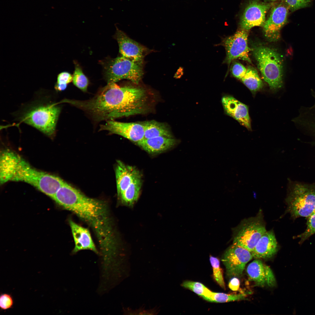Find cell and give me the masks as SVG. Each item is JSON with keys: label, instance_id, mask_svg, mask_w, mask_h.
<instances>
[{"label": "cell", "instance_id": "1", "mask_svg": "<svg viewBox=\"0 0 315 315\" xmlns=\"http://www.w3.org/2000/svg\"><path fill=\"white\" fill-rule=\"evenodd\" d=\"M148 96L144 88L120 86L109 83L88 100H74V106L81 110L96 121L113 120L142 114L147 107Z\"/></svg>", "mask_w": 315, "mask_h": 315}, {"label": "cell", "instance_id": "2", "mask_svg": "<svg viewBox=\"0 0 315 315\" xmlns=\"http://www.w3.org/2000/svg\"><path fill=\"white\" fill-rule=\"evenodd\" d=\"M52 198L92 228L98 239L103 256L110 257L117 252V240L108 208L104 203L85 196L66 182Z\"/></svg>", "mask_w": 315, "mask_h": 315}, {"label": "cell", "instance_id": "3", "mask_svg": "<svg viewBox=\"0 0 315 315\" xmlns=\"http://www.w3.org/2000/svg\"><path fill=\"white\" fill-rule=\"evenodd\" d=\"M57 104L43 101L34 103L23 111L20 120L46 135L53 136L61 112Z\"/></svg>", "mask_w": 315, "mask_h": 315}, {"label": "cell", "instance_id": "4", "mask_svg": "<svg viewBox=\"0 0 315 315\" xmlns=\"http://www.w3.org/2000/svg\"><path fill=\"white\" fill-rule=\"evenodd\" d=\"M258 69L270 88L276 90L283 85V61L275 50L265 46L256 47L253 50Z\"/></svg>", "mask_w": 315, "mask_h": 315}, {"label": "cell", "instance_id": "5", "mask_svg": "<svg viewBox=\"0 0 315 315\" xmlns=\"http://www.w3.org/2000/svg\"><path fill=\"white\" fill-rule=\"evenodd\" d=\"M12 180L29 183L52 198L65 182L58 177L35 169L22 159Z\"/></svg>", "mask_w": 315, "mask_h": 315}, {"label": "cell", "instance_id": "6", "mask_svg": "<svg viewBox=\"0 0 315 315\" xmlns=\"http://www.w3.org/2000/svg\"><path fill=\"white\" fill-rule=\"evenodd\" d=\"M103 64L107 83L126 79L138 84L143 75V62L135 61L122 56L109 59Z\"/></svg>", "mask_w": 315, "mask_h": 315}, {"label": "cell", "instance_id": "7", "mask_svg": "<svg viewBox=\"0 0 315 315\" xmlns=\"http://www.w3.org/2000/svg\"><path fill=\"white\" fill-rule=\"evenodd\" d=\"M286 201L288 210L293 217L308 218L315 209V185L294 184Z\"/></svg>", "mask_w": 315, "mask_h": 315}, {"label": "cell", "instance_id": "8", "mask_svg": "<svg viewBox=\"0 0 315 315\" xmlns=\"http://www.w3.org/2000/svg\"><path fill=\"white\" fill-rule=\"evenodd\" d=\"M261 215L243 220L234 231L233 244L251 252L257 242L266 232Z\"/></svg>", "mask_w": 315, "mask_h": 315}, {"label": "cell", "instance_id": "9", "mask_svg": "<svg viewBox=\"0 0 315 315\" xmlns=\"http://www.w3.org/2000/svg\"><path fill=\"white\" fill-rule=\"evenodd\" d=\"M253 258L251 252L239 245L232 244L221 258L226 274L229 278L240 276L246 264Z\"/></svg>", "mask_w": 315, "mask_h": 315}, {"label": "cell", "instance_id": "10", "mask_svg": "<svg viewBox=\"0 0 315 315\" xmlns=\"http://www.w3.org/2000/svg\"><path fill=\"white\" fill-rule=\"evenodd\" d=\"M248 30L241 28L233 35L224 38L221 44L225 47L226 57L224 63L228 64L229 67L232 61L239 59L250 63L251 61L249 56L251 49L248 45Z\"/></svg>", "mask_w": 315, "mask_h": 315}, {"label": "cell", "instance_id": "11", "mask_svg": "<svg viewBox=\"0 0 315 315\" xmlns=\"http://www.w3.org/2000/svg\"><path fill=\"white\" fill-rule=\"evenodd\" d=\"M270 15L263 25L265 36L270 41L275 42L280 38V31L286 23L289 8L285 3L274 4Z\"/></svg>", "mask_w": 315, "mask_h": 315}, {"label": "cell", "instance_id": "12", "mask_svg": "<svg viewBox=\"0 0 315 315\" xmlns=\"http://www.w3.org/2000/svg\"><path fill=\"white\" fill-rule=\"evenodd\" d=\"M258 0H251L245 8L241 17V28L249 30L256 26H263L266 13L274 4Z\"/></svg>", "mask_w": 315, "mask_h": 315}, {"label": "cell", "instance_id": "13", "mask_svg": "<svg viewBox=\"0 0 315 315\" xmlns=\"http://www.w3.org/2000/svg\"><path fill=\"white\" fill-rule=\"evenodd\" d=\"M101 125L100 131H107L110 133L121 136L137 143L144 139V127L143 123H125L113 120L106 121Z\"/></svg>", "mask_w": 315, "mask_h": 315}, {"label": "cell", "instance_id": "14", "mask_svg": "<svg viewBox=\"0 0 315 315\" xmlns=\"http://www.w3.org/2000/svg\"><path fill=\"white\" fill-rule=\"evenodd\" d=\"M115 37L122 56L137 62H143L147 52V48L128 37L123 32L117 29Z\"/></svg>", "mask_w": 315, "mask_h": 315}, {"label": "cell", "instance_id": "15", "mask_svg": "<svg viewBox=\"0 0 315 315\" xmlns=\"http://www.w3.org/2000/svg\"><path fill=\"white\" fill-rule=\"evenodd\" d=\"M246 272L249 280L257 286L273 287L276 285L271 269L259 259H256L248 265Z\"/></svg>", "mask_w": 315, "mask_h": 315}, {"label": "cell", "instance_id": "16", "mask_svg": "<svg viewBox=\"0 0 315 315\" xmlns=\"http://www.w3.org/2000/svg\"><path fill=\"white\" fill-rule=\"evenodd\" d=\"M222 102L227 115L236 120L247 129H251L248 108L246 105L229 95L223 97Z\"/></svg>", "mask_w": 315, "mask_h": 315}, {"label": "cell", "instance_id": "17", "mask_svg": "<svg viewBox=\"0 0 315 315\" xmlns=\"http://www.w3.org/2000/svg\"><path fill=\"white\" fill-rule=\"evenodd\" d=\"M278 250L277 242L272 231H266L260 238L251 253L255 259H267L273 256Z\"/></svg>", "mask_w": 315, "mask_h": 315}, {"label": "cell", "instance_id": "18", "mask_svg": "<svg viewBox=\"0 0 315 315\" xmlns=\"http://www.w3.org/2000/svg\"><path fill=\"white\" fill-rule=\"evenodd\" d=\"M69 223L75 242L73 253L83 250H90L98 253L88 230L69 220Z\"/></svg>", "mask_w": 315, "mask_h": 315}, {"label": "cell", "instance_id": "19", "mask_svg": "<svg viewBox=\"0 0 315 315\" xmlns=\"http://www.w3.org/2000/svg\"><path fill=\"white\" fill-rule=\"evenodd\" d=\"M21 158L14 152L6 150L0 157V183L3 184L12 180Z\"/></svg>", "mask_w": 315, "mask_h": 315}, {"label": "cell", "instance_id": "20", "mask_svg": "<svg viewBox=\"0 0 315 315\" xmlns=\"http://www.w3.org/2000/svg\"><path fill=\"white\" fill-rule=\"evenodd\" d=\"M139 171L133 166L118 161L115 173L118 195L119 198L132 182Z\"/></svg>", "mask_w": 315, "mask_h": 315}, {"label": "cell", "instance_id": "21", "mask_svg": "<svg viewBox=\"0 0 315 315\" xmlns=\"http://www.w3.org/2000/svg\"><path fill=\"white\" fill-rule=\"evenodd\" d=\"M176 142L173 137L159 136L144 139L136 144L147 153L153 154L165 151L174 146Z\"/></svg>", "mask_w": 315, "mask_h": 315}, {"label": "cell", "instance_id": "22", "mask_svg": "<svg viewBox=\"0 0 315 315\" xmlns=\"http://www.w3.org/2000/svg\"><path fill=\"white\" fill-rule=\"evenodd\" d=\"M141 186V177L139 172L119 198L122 204L128 207L133 206L139 197Z\"/></svg>", "mask_w": 315, "mask_h": 315}, {"label": "cell", "instance_id": "23", "mask_svg": "<svg viewBox=\"0 0 315 315\" xmlns=\"http://www.w3.org/2000/svg\"><path fill=\"white\" fill-rule=\"evenodd\" d=\"M144 127V139L159 136L173 137L165 124L153 120L143 123Z\"/></svg>", "mask_w": 315, "mask_h": 315}, {"label": "cell", "instance_id": "24", "mask_svg": "<svg viewBox=\"0 0 315 315\" xmlns=\"http://www.w3.org/2000/svg\"><path fill=\"white\" fill-rule=\"evenodd\" d=\"M241 80L253 93L261 89L263 86L257 71L251 66L248 67L245 74Z\"/></svg>", "mask_w": 315, "mask_h": 315}, {"label": "cell", "instance_id": "25", "mask_svg": "<svg viewBox=\"0 0 315 315\" xmlns=\"http://www.w3.org/2000/svg\"><path fill=\"white\" fill-rule=\"evenodd\" d=\"M246 293L239 294H228L223 293L214 292L212 291L208 297L204 298L205 300L211 302L224 303L235 301L245 300L246 294Z\"/></svg>", "mask_w": 315, "mask_h": 315}, {"label": "cell", "instance_id": "26", "mask_svg": "<svg viewBox=\"0 0 315 315\" xmlns=\"http://www.w3.org/2000/svg\"><path fill=\"white\" fill-rule=\"evenodd\" d=\"M75 70L72 75L73 83L76 86L82 91L86 92L89 84L88 79L77 63H75Z\"/></svg>", "mask_w": 315, "mask_h": 315}, {"label": "cell", "instance_id": "27", "mask_svg": "<svg viewBox=\"0 0 315 315\" xmlns=\"http://www.w3.org/2000/svg\"><path fill=\"white\" fill-rule=\"evenodd\" d=\"M183 287L189 289L204 298L209 296L212 292L202 283L198 282L186 281L181 284Z\"/></svg>", "mask_w": 315, "mask_h": 315}, {"label": "cell", "instance_id": "28", "mask_svg": "<svg viewBox=\"0 0 315 315\" xmlns=\"http://www.w3.org/2000/svg\"><path fill=\"white\" fill-rule=\"evenodd\" d=\"M209 260L212 267L214 280L222 288L225 289L223 271L220 267L219 260L216 257L210 256Z\"/></svg>", "mask_w": 315, "mask_h": 315}, {"label": "cell", "instance_id": "29", "mask_svg": "<svg viewBox=\"0 0 315 315\" xmlns=\"http://www.w3.org/2000/svg\"><path fill=\"white\" fill-rule=\"evenodd\" d=\"M73 76L70 73L63 71L59 74L57 77V82L54 88L57 92H61L65 90L67 85L72 81Z\"/></svg>", "mask_w": 315, "mask_h": 315}, {"label": "cell", "instance_id": "30", "mask_svg": "<svg viewBox=\"0 0 315 315\" xmlns=\"http://www.w3.org/2000/svg\"><path fill=\"white\" fill-rule=\"evenodd\" d=\"M315 233V209L308 217L307 227L304 232L298 235L300 243H301L311 236Z\"/></svg>", "mask_w": 315, "mask_h": 315}, {"label": "cell", "instance_id": "31", "mask_svg": "<svg viewBox=\"0 0 315 315\" xmlns=\"http://www.w3.org/2000/svg\"><path fill=\"white\" fill-rule=\"evenodd\" d=\"M312 0H285V3L289 9L293 12L306 7L310 4Z\"/></svg>", "mask_w": 315, "mask_h": 315}, {"label": "cell", "instance_id": "32", "mask_svg": "<svg viewBox=\"0 0 315 315\" xmlns=\"http://www.w3.org/2000/svg\"><path fill=\"white\" fill-rule=\"evenodd\" d=\"M14 300L12 295L8 293H2L0 297V308L1 310H6L12 308Z\"/></svg>", "mask_w": 315, "mask_h": 315}, {"label": "cell", "instance_id": "33", "mask_svg": "<svg viewBox=\"0 0 315 315\" xmlns=\"http://www.w3.org/2000/svg\"><path fill=\"white\" fill-rule=\"evenodd\" d=\"M231 70L234 77L241 80L245 74L247 69L241 64L235 62L232 65Z\"/></svg>", "mask_w": 315, "mask_h": 315}, {"label": "cell", "instance_id": "34", "mask_svg": "<svg viewBox=\"0 0 315 315\" xmlns=\"http://www.w3.org/2000/svg\"><path fill=\"white\" fill-rule=\"evenodd\" d=\"M159 308H154L150 309L145 310V308L143 306L140 307L139 309L135 310H132L131 309L127 308L126 312L128 314H147L153 315L157 314L159 312Z\"/></svg>", "mask_w": 315, "mask_h": 315}, {"label": "cell", "instance_id": "35", "mask_svg": "<svg viewBox=\"0 0 315 315\" xmlns=\"http://www.w3.org/2000/svg\"><path fill=\"white\" fill-rule=\"evenodd\" d=\"M240 281L236 277H232L230 281L228 286L229 288L233 291L238 290L239 288Z\"/></svg>", "mask_w": 315, "mask_h": 315}, {"label": "cell", "instance_id": "36", "mask_svg": "<svg viewBox=\"0 0 315 315\" xmlns=\"http://www.w3.org/2000/svg\"><path fill=\"white\" fill-rule=\"evenodd\" d=\"M266 0L267 1H277V0Z\"/></svg>", "mask_w": 315, "mask_h": 315}]
</instances>
